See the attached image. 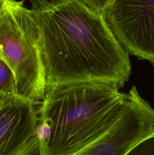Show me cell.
<instances>
[{
	"label": "cell",
	"mask_w": 154,
	"mask_h": 155,
	"mask_svg": "<svg viewBox=\"0 0 154 155\" xmlns=\"http://www.w3.org/2000/svg\"><path fill=\"white\" fill-rule=\"evenodd\" d=\"M0 54L14 74L18 96L41 104L45 71L36 25L23 2L7 0L0 10Z\"/></svg>",
	"instance_id": "obj_3"
},
{
	"label": "cell",
	"mask_w": 154,
	"mask_h": 155,
	"mask_svg": "<svg viewBox=\"0 0 154 155\" xmlns=\"http://www.w3.org/2000/svg\"><path fill=\"white\" fill-rule=\"evenodd\" d=\"M2 99H3V98H2V97H1V96H0V103H1L2 100Z\"/></svg>",
	"instance_id": "obj_12"
},
{
	"label": "cell",
	"mask_w": 154,
	"mask_h": 155,
	"mask_svg": "<svg viewBox=\"0 0 154 155\" xmlns=\"http://www.w3.org/2000/svg\"><path fill=\"white\" fill-rule=\"evenodd\" d=\"M19 155H42L39 146L38 134Z\"/></svg>",
	"instance_id": "obj_10"
},
{
	"label": "cell",
	"mask_w": 154,
	"mask_h": 155,
	"mask_svg": "<svg viewBox=\"0 0 154 155\" xmlns=\"http://www.w3.org/2000/svg\"><path fill=\"white\" fill-rule=\"evenodd\" d=\"M154 135V110L132 86L113 127L80 155H127L136 145Z\"/></svg>",
	"instance_id": "obj_5"
},
{
	"label": "cell",
	"mask_w": 154,
	"mask_h": 155,
	"mask_svg": "<svg viewBox=\"0 0 154 155\" xmlns=\"http://www.w3.org/2000/svg\"><path fill=\"white\" fill-rule=\"evenodd\" d=\"M127 155H154V135L139 142Z\"/></svg>",
	"instance_id": "obj_8"
},
{
	"label": "cell",
	"mask_w": 154,
	"mask_h": 155,
	"mask_svg": "<svg viewBox=\"0 0 154 155\" xmlns=\"http://www.w3.org/2000/svg\"><path fill=\"white\" fill-rule=\"evenodd\" d=\"M0 96L2 98L18 96L14 74L1 54H0Z\"/></svg>",
	"instance_id": "obj_7"
},
{
	"label": "cell",
	"mask_w": 154,
	"mask_h": 155,
	"mask_svg": "<svg viewBox=\"0 0 154 155\" xmlns=\"http://www.w3.org/2000/svg\"><path fill=\"white\" fill-rule=\"evenodd\" d=\"M45 77V89L80 82L121 88L131 73L128 51L102 13L81 0H30Z\"/></svg>",
	"instance_id": "obj_1"
},
{
	"label": "cell",
	"mask_w": 154,
	"mask_h": 155,
	"mask_svg": "<svg viewBox=\"0 0 154 155\" xmlns=\"http://www.w3.org/2000/svg\"><path fill=\"white\" fill-rule=\"evenodd\" d=\"M102 14L128 53L154 64V0H111Z\"/></svg>",
	"instance_id": "obj_4"
},
{
	"label": "cell",
	"mask_w": 154,
	"mask_h": 155,
	"mask_svg": "<svg viewBox=\"0 0 154 155\" xmlns=\"http://www.w3.org/2000/svg\"><path fill=\"white\" fill-rule=\"evenodd\" d=\"M81 1L92 10L103 13L109 5L111 0H81Z\"/></svg>",
	"instance_id": "obj_9"
},
{
	"label": "cell",
	"mask_w": 154,
	"mask_h": 155,
	"mask_svg": "<svg viewBox=\"0 0 154 155\" xmlns=\"http://www.w3.org/2000/svg\"><path fill=\"white\" fill-rule=\"evenodd\" d=\"M107 82H80L45 89L37 134L42 155H80L116 123L126 94Z\"/></svg>",
	"instance_id": "obj_2"
},
{
	"label": "cell",
	"mask_w": 154,
	"mask_h": 155,
	"mask_svg": "<svg viewBox=\"0 0 154 155\" xmlns=\"http://www.w3.org/2000/svg\"><path fill=\"white\" fill-rule=\"evenodd\" d=\"M7 0H0V10L4 7V5H5V2Z\"/></svg>",
	"instance_id": "obj_11"
},
{
	"label": "cell",
	"mask_w": 154,
	"mask_h": 155,
	"mask_svg": "<svg viewBox=\"0 0 154 155\" xmlns=\"http://www.w3.org/2000/svg\"><path fill=\"white\" fill-rule=\"evenodd\" d=\"M40 104L19 96L0 103V155H19L37 136Z\"/></svg>",
	"instance_id": "obj_6"
}]
</instances>
